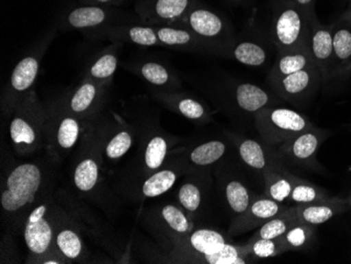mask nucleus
Listing matches in <instances>:
<instances>
[{"label": "nucleus", "instance_id": "7c9ffc66", "mask_svg": "<svg viewBox=\"0 0 351 264\" xmlns=\"http://www.w3.org/2000/svg\"><path fill=\"white\" fill-rule=\"evenodd\" d=\"M226 153V143L220 141H210L195 147L189 153V158L193 165L207 167L220 160Z\"/></svg>", "mask_w": 351, "mask_h": 264}, {"label": "nucleus", "instance_id": "e433bc0d", "mask_svg": "<svg viewBox=\"0 0 351 264\" xmlns=\"http://www.w3.org/2000/svg\"><path fill=\"white\" fill-rule=\"evenodd\" d=\"M169 143L161 135L154 136L147 143L145 152V165L149 171L159 169L167 158Z\"/></svg>", "mask_w": 351, "mask_h": 264}, {"label": "nucleus", "instance_id": "6e6552de", "mask_svg": "<svg viewBox=\"0 0 351 264\" xmlns=\"http://www.w3.org/2000/svg\"><path fill=\"white\" fill-rule=\"evenodd\" d=\"M125 17V14H122L114 7L79 5L63 14L60 23L63 29L79 31L101 29L106 33Z\"/></svg>", "mask_w": 351, "mask_h": 264}, {"label": "nucleus", "instance_id": "f257e3e1", "mask_svg": "<svg viewBox=\"0 0 351 264\" xmlns=\"http://www.w3.org/2000/svg\"><path fill=\"white\" fill-rule=\"evenodd\" d=\"M317 16L306 12L289 0H274L271 5V38L278 52L308 48L311 23Z\"/></svg>", "mask_w": 351, "mask_h": 264}, {"label": "nucleus", "instance_id": "ddd939ff", "mask_svg": "<svg viewBox=\"0 0 351 264\" xmlns=\"http://www.w3.org/2000/svg\"><path fill=\"white\" fill-rule=\"evenodd\" d=\"M106 86V82L84 78L82 84L69 94L66 101L63 102V106L69 113L76 117L90 115L101 104Z\"/></svg>", "mask_w": 351, "mask_h": 264}, {"label": "nucleus", "instance_id": "ea45409f", "mask_svg": "<svg viewBox=\"0 0 351 264\" xmlns=\"http://www.w3.org/2000/svg\"><path fill=\"white\" fill-rule=\"evenodd\" d=\"M245 251H241L232 244L226 242L220 251L212 255L203 256L205 262L208 264H245L247 260L244 257Z\"/></svg>", "mask_w": 351, "mask_h": 264}, {"label": "nucleus", "instance_id": "423d86ee", "mask_svg": "<svg viewBox=\"0 0 351 264\" xmlns=\"http://www.w3.org/2000/svg\"><path fill=\"white\" fill-rule=\"evenodd\" d=\"M12 113L10 136L14 147L23 152L34 149L39 143L43 122L47 119V113L35 93L25 96Z\"/></svg>", "mask_w": 351, "mask_h": 264}, {"label": "nucleus", "instance_id": "58836bf2", "mask_svg": "<svg viewBox=\"0 0 351 264\" xmlns=\"http://www.w3.org/2000/svg\"><path fill=\"white\" fill-rule=\"evenodd\" d=\"M202 190L194 181H186L178 191L181 206L189 213H196L202 204Z\"/></svg>", "mask_w": 351, "mask_h": 264}, {"label": "nucleus", "instance_id": "09e8293b", "mask_svg": "<svg viewBox=\"0 0 351 264\" xmlns=\"http://www.w3.org/2000/svg\"><path fill=\"white\" fill-rule=\"evenodd\" d=\"M347 204H348L349 208H351V197H349L348 199H346Z\"/></svg>", "mask_w": 351, "mask_h": 264}, {"label": "nucleus", "instance_id": "bb28decb", "mask_svg": "<svg viewBox=\"0 0 351 264\" xmlns=\"http://www.w3.org/2000/svg\"><path fill=\"white\" fill-rule=\"evenodd\" d=\"M117 48L108 49L93 61L86 71V78L99 82H110L118 67Z\"/></svg>", "mask_w": 351, "mask_h": 264}, {"label": "nucleus", "instance_id": "5701e85b", "mask_svg": "<svg viewBox=\"0 0 351 264\" xmlns=\"http://www.w3.org/2000/svg\"><path fill=\"white\" fill-rule=\"evenodd\" d=\"M138 74L156 88L161 91H177L180 88V80L171 68L159 61H145L136 68Z\"/></svg>", "mask_w": 351, "mask_h": 264}, {"label": "nucleus", "instance_id": "412c9836", "mask_svg": "<svg viewBox=\"0 0 351 264\" xmlns=\"http://www.w3.org/2000/svg\"><path fill=\"white\" fill-rule=\"evenodd\" d=\"M313 61L309 54L308 48H302L299 50L289 52L279 53L277 59L274 62L268 74V82L279 80L282 77L293 74L298 71L313 66Z\"/></svg>", "mask_w": 351, "mask_h": 264}, {"label": "nucleus", "instance_id": "20e7f679", "mask_svg": "<svg viewBox=\"0 0 351 264\" xmlns=\"http://www.w3.org/2000/svg\"><path fill=\"white\" fill-rule=\"evenodd\" d=\"M254 124L263 143L280 145L295 136L313 129L311 120L291 108L269 106L254 115Z\"/></svg>", "mask_w": 351, "mask_h": 264}, {"label": "nucleus", "instance_id": "de8ad7c7", "mask_svg": "<svg viewBox=\"0 0 351 264\" xmlns=\"http://www.w3.org/2000/svg\"><path fill=\"white\" fill-rule=\"evenodd\" d=\"M43 263L56 264V263H60V262L56 261V260H47V261L43 262Z\"/></svg>", "mask_w": 351, "mask_h": 264}, {"label": "nucleus", "instance_id": "6ab92c4d", "mask_svg": "<svg viewBox=\"0 0 351 264\" xmlns=\"http://www.w3.org/2000/svg\"><path fill=\"white\" fill-rule=\"evenodd\" d=\"M295 206L299 221L315 226L325 224L337 215L346 212L348 204L347 200L329 197L326 200L319 201L315 204H299Z\"/></svg>", "mask_w": 351, "mask_h": 264}, {"label": "nucleus", "instance_id": "a18cd8bd", "mask_svg": "<svg viewBox=\"0 0 351 264\" xmlns=\"http://www.w3.org/2000/svg\"><path fill=\"white\" fill-rule=\"evenodd\" d=\"M250 0H226V3L230 5H242L247 3Z\"/></svg>", "mask_w": 351, "mask_h": 264}, {"label": "nucleus", "instance_id": "b1692460", "mask_svg": "<svg viewBox=\"0 0 351 264\" xmlns=\"http://www.w3.org/2000/svg\"><path fill=\"white\" fill-rule=\"evenodd\" d=\"M228 56L245 66L260 68L267 60V51L260 41L241 39L234 41Z\"/></svg>", "mask_w": 351, "mask_h": 264}, {"label": "nucleus", "instance_id": "a211bd4d", "mask_svg": "<svg viewBox=\"0 0 351 264\" xmlns=\"http://www.w3.org/2000/svg\"><path fill=\"white\" fill-rule=\"evenodd\" d=\"M267 143H262L254 139H244L238 145L239 155L250 169L261 172L275 167H281V159L277 151H273Z\"/></svg>", "mask_w": 351, "mask_h": 264}, {"label": "nucleus", "instance_id": "7ed1b4c3", "mask_svg": "<svg viewBox=\"0 0 351 264\" xmlns=\"http://www.w3.org/2000/svg\"><path fill=\"white\" fill-rule=\"evenodd\" d=\"M43 169L35 163H21L8 173L0 195L3 213L16 215L34 204L43 187Z\"/></svg>", "mask_w": 351, "mask_h": 264}, {"label": "nucleus", "instance_id": "4be33fe9", "mask_svg": "<svg viewBox=\"0 0 351 264\" xmlns=\"http://www.w3.org/2000/svg\"><path fill=\"white\" fill-rule=\"evenodd\" d=\"M265 183V196L279 204L289 202L297 177L287 172L283 167H275L263 173Z\"/></svg>", "mask_w": 351, "mask_h": 264}, {"label": "nucleus", "instance_id": "c756f323", "mask_svg": "<svg viewBox=\"0 0 351 264\" xmlns=\"http://www.w3.org/2000/svg\"><path fill=\"white\" fill-rule=\"evenodd\" d=\"M63 112L59 116L58 128H57V143L63 149H70L76 145L80 134V124L76 116L66 111L62 106Z\"/></svg>", "mask_w": 351, "mask_h": 264}, {"label": "nucleus", "instance_id": "c03bdc74", "mask_svg": "<svg viewBox=\"0 0 351 264\" xmlns=\"http://www.w3.org/2000/svg\"><path fill=\"white\" fill-rule=\"evenodd\" d=\"M343 19H346L347 21L351 23V0H348V5H347L346 11L343 13Z\"/></svg>", "mask_w": 351, "mask_h": 264}, {"label": "nucleus", "instance_id": "4c0bfd02", "mask_svg": "<svg viewBox=\"0 0 351 264\" xmlns=\"http://www.w3.org/2000/svg\"><path fill=\"white\" fill-rule=\"evenodd\" d=\"M56 245L60 253L70 260L77 259L82 255L84 248V244L78 234L70 228L61 230L57 234Z\"/></svg>", "mask_w": 351, "mask_h": 264}, {"label": "nucleus", "instance_id": "49530a36", "mask_svg": "<svg viewBox=\"0 0 351 264\" xmlns=\"http://www.w3.org/2000/svg\"><path fill=\"white\" fill-rule=\"evenodd\" d=\"M349 75H351V64L343 71L342 75H341V78H346Z\"/></svg>", "mask_w": 351, "mask_h": 264}, {"label": "nucleus", "instance_id": "cd10ccee", "mask_svg": "<svg viewBox=\"0 0 351 264\" xmlns=\"http://www.w3.org/2000/svg\"><path fill=\"white\" fill-rule=\"evenodd\" d=\"M224 193L230 211L238 217L248 210L254 199L250 189L242 181L237 179H232L226 183Z\"/></svg>", "mask_w": 351, "mask_h": 264}, {"label": "nucleus", "instance_id": "f704fd0d", "mask_svg": "<svg viewBox=\"0 0 351 264\" xmlns=\"http://www.w3.org/2000/svg\"><path fill=\"white\" fill-rule=\"evenodd\" d=\"M163 222L167 228L176 236L184 238L189 235L193 228V224L187 218L182 210L173 204H167L160 212Z\"/></svg>", "mask_w": 351, "mask_h": 264}, {"label": "nucleus", "instance_id": "393cba45", "mask_svg": "<svg viewBox=\"0 0 351 264\" xmlns=\"http://www.w3.org/2000/svg\"><path fill=\"white\" fill-rule=\"evenodd\" d=\"M299 222L297 206L286 208L277 216L273 217L271 219L259 226V230L252 236V240L258 239V238L276 239V238L282 237L289 228Z\"/></svg>", "mask_w": 351, "mask_h": 264}, {"label": "nucleus", "instance_id": "473e14b6", "mask_svg": "<svg viewBox=\"0 0 351 264\" xmlns=\"http://www.w3.org/2000/svg\"><path fill=\"white\" fill-rule=\"evenodd\" d=\"M315 237V230L313 226L299 222L289 228L282 236V239L289 251H302L311 245Z\"/></svg>", "mask_w": 351, "mask_h": 264}, {"label": "nucleus", "instance_id": "2eb2a0df", "mask_svg": "<svg viewBox=\"0 0 351 264\" xmlns=\"http://www.w3.org/2000/svg\"><path fill=\"white\" fill-rule=\"evenodd\" d=\"M155 25L159 45L180 50L194 51V52L215 53L214 49L199 39L194 33L183 27L181 23L173 25Z\"/></svg>", "mask_w": 351, "mask_h": 264}, {"label": "nucleus", "instance_id": "0eeeda50", "mask_svg": "<svg viewBox=\"0 0 351 264\" xmlns=\"http://www.w3.org/2000/svg\"><path fill=\"white\" fill-rule=\"evenodd\" d=\"M322 82L320 71L313 64L268 84L276 95L300 108L315 97Z\"/></svg>", "mask_w": 351, "mask_h": 264}, {"label": "nucleus", "instance_id": "a19ab883", "mask_svg": "<svg viewBox=\"0 0 351 264\" xmlns=\"http://www.w3.org/2000/svg\"><path fill=\"white\" fill-rule=\"evenodd\" d=\"M133 138L128 131H120L110 139L106 147V155L110 159H119L131 149Z\"/></svg>", "mask_w": 351, "mask_h": 264}, {"label": "nucleus", "instance_id": "f3484780", "mask_svg": "<svg viewBox=\"0 0 351 264\" xmlns=\"http://www.w3.org/2000/svg\"><path fill=\"white\" fill-rule=\"evenodd\" d=\"M156 96L165 106L187 119L200 122L210 119V108L194 96L177 91H158Z\"/></svg>", "mask_w": 351, "mask_h": 264}, {"label": "nucleus", "instance_id": "39448f33", "mask_svg": "<svg viewBox=\"0 0 351 264\" xmlns=\"http://www.w3.org/2000/svg\"><path fill=\"white\" fill-rule=\"evenodd\" d=\"M55 31L49 32L40 43L33 48L31 53L21 59L19 64L12 71L9 84L3 94V111L12 113L14 108L19 106L25 96L29 95V90L34 86L35 80L40 70L41 58L47 51V45L52 40Z\"/></svg>", "mask_w": 351, "mask_h": 264}, {"label": "nucleus", "instance_id": "2f4dec72", "mask_svg": "<svg viewBox=\"0 0 351 264\" xmlns=\"http://www.w3.org/2000/svg\"><path fill=\"white\" fill-rule=\"evenodd\" d=\"M328 198V195L320 187L297 177L289 202L299 206V204H315Z\"/></svg>", "mask_w": 351, "mask_h": 264}, {"label": "nucleus", "instance_id": "c85d7f7f", "mask_svg": "<svg viewBox=\"0 0 351 264\" xmlns=\"http://www.w3.org/2000/svg\"><path fill=\"white\" fill-rule=\"evenodd\" d=\"M178 178L177 169H165L149 176L142 184V194L149 198L160 196L171 190Z\"/></svg>", "mask_w": 351, "mask_h": 264}, {"label": "nucleus", "instance_id": "79ce46f5", "mask_svg": "<svg viewBox=\"0 0 351 264\" xmlns=\"http://www.w3.org/2000/svg\"><path fill=\"white\" fill-rule=\"evenodd\" d=\"M289 1L295 3L300 9L306 12L309 16H317V14H315V1L317 0H289Z\"/></svg>", "mask_w": 351, "mask_h": 264}, {"label": "nucleus", "instance_id": "f8f14e48", "mask_svg": "<svg viewBox=\"0 0 351 264\" xmlns=\"http://www.w3.org/2000/svg\"><path fill=\"white\" fill-rule=\"evenodd\" d=\"M47 204H38L27 215L25 224V241L32 254L43 255L50 250L53 228L47 218Z\"/></svg>", "mask_w": 351, "mask_h": 264}, {"label": "nucleus", "instance_id": "1a4fd4ad", "mask_svg": "<svg viewBox=\"0 0 351 264\" xmlns=\"http://www.w3.org/2000/svg\"><path fill=\"white\" fill-rule=\"evenodd\" d=\"M328 137V132L315 127L278 145V156L293 165L317 169V151Z\"/></svg>", "mask_w": 351, "mask_h": 264}, {"label": "nucleus", "instance_id": "aec40b11", "mask_svg": "<svg viewBox=\"0 0 351 264\" xmlns=\"http://www.w3.org/2000/svg\"><path fill=\"white\" fill-rule=\"evenodd\" d=\"M333 77L339 78L351 64V23L340 17L332 23Z\"/></svg>", "mask_w": 351, "mask_h": 264}, {"label": "nucleus", "instance_id": "9d476101", "mask_svg": "<svg viewBox=\"0 0 351 264\" xmlns=\"http://www.w3.org/2000/svg\"><path fill=\"white\" fill-rule=\"evenodd\" d=\"M194 0H136L138 19L149 25L180 23Z\"/></svg>", "mask_w": 351, "mask_h": 264}, {"label": "nucleus", "instance_id": "f03ea898", "mask_svg": "<svg viewBox=\"0 0 351 264\" xmlns=\"http://www.w3.org/2000/svg\"><path fill=\"white\" fill-rule=\"evenodd\" d=\"M179 23L210 45L217 54L230 55V49L236 41L234 29L226 17L216 10L199 0H194L184 19Z\"/></svg>", "mask_w": 351, "mask_h": 264}, {"label": "nucleus", "instance_id": "a878e982", "mask_svg": "<svg viewBox=\"0 0 351 264\" xmlns=\"http://www.w3.org/2000/svg\"><path fill=\"white\" fill-rule=\"evenodd\" d=\"M226 243V238L217 230L199 228L187 235V245L200 255H212Z\"/></svg>", "mask_w": 351, "mask_h": 264}, {"label": "nucleus", "instance_id": "37998d69", "mask_svg": "<svg viewBox=\"0 0 351 264\" xmlns=\"http://www.w3.org/2000/svg\"><path fill=\"white\" fill-rule=\"evenodd\" d=\"M124 0H79V5H102V7H118Z\"/></svg>", "mask_w": 351, "mask_h": 264}, {"label": "nucleus", "instance_id": "4468645a", "mask_svg": "<svg viewBox=\"0 0 351 264\" xmlns=\"http://www.w3.org/2000/svg\"><path fill=\"white\" fill-rule=\"evenodd\" d=\"M232 97L239 111L254 116L263 108L279 106L281 101L279 96L275 97L261 86L250 82L236 84L232 90Z\"/></svg>", "mask_w": 351, "mask_h": 264}, {"label": "nucleus", "instance_id": "c9c22d12", "mask_svg": "<svg viewBox=\"0 0 351 264\" xmlns=\"http://www.w3.org/2000/svg\"><path fill=\"white\" fill-rule=\"evenodd\" d=\"M244 251L246 255L250 254L257 259H266V258L276 257L289 250L286 248L282 237H279L276 239L258 238V239L252 240L250 245L244 248Z\"/></svg>", "mask_w": 351, "mask_h": 264}, {"label": "nucleus", "instance_id": "9b49d317", "mask_svg": "<svg viewBox=\"0 0 351 264\" xmlns=\"http://www.w3.org/2000/svg\"><path fill=\"white\" fill-rule=\"evenodd\" d=\"M309 54L313 64L320 71L323 82L335 80L333 77L332 25H324L319 19L311 23V38L308 43Z\"/></svg>", "mask_w": 351, "mask_h": 264}, {"label": "nucleus", "instance_id": "72a5a7b5", "mask_svg": "<svg viewBox=\"0 0 351 264\" xmlns=\"http://www.w3.org/2000/svg\"><path fill=\"white\" fill-rule=\"evenodd\" d=\"M99 177L98 163L93 158H86L80 161L75 169V187L80 192H90L96 187Z\"/></svg>", "mask_w": 351, "mask_h": 264}, {"label": "nucleus", "instance_id": "dca6fc26", "mask_svg": "<svg viewBox=\"0 0 351 264\" xmlns=\"http://www.w3.org/2000/svg\"><path fill=\"white\" fill-rule=\"evenodd\" d=\"M285 208L282 204L270 199L269 197H256L248 210L238 217V220H236L232 226V232L240 234L252 228H259Z\"/></svg>", "mask_w": 351, "mask_h": 264}]
</instances>
